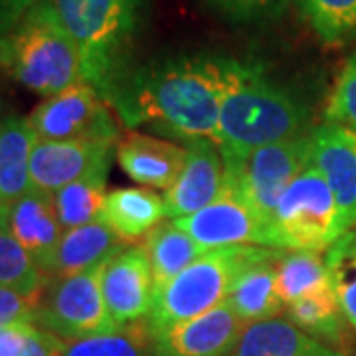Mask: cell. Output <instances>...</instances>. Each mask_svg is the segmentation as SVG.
<instances>
[{
  "label": "cell",
  "instance_id": "obj_1",
  "mask_svg": "<svg viewBox=\"0 0 356 356\" xmlns=\"http://www.w3.org/2000/svg\"><path fill=\"white\" fill-rule=\"evenodd\" d=\"M222 95L220 56H178L131 67L103 97L131 131L216 143Z\"/></svg>",
  "mask_w": 356,
  "mask_h": 356
},
{
  "label": "cell",
  "instance_id": "obj_2",
  "mask_svg": "<svg viewBox=\"0 0 356 356\" xmlns=\"http://www.w3.org/2000/svg\"><path fill=\"white\" fill-rule=\"evenodd\" d=\"M222 95L216 145L222 156H238L280 140L301 137L309 109L285 86L252 62L220 56Z\"/></svg>",
  "mask_w": 356,
  "mask_h": 356
},
{
  "label": "cell",
  "instance_id": "obj_3",
  "mask_svg": "<svg viewBox=\"0 0 356 356\" xmlns=\"http://www.w3.org/2000/svg\"><path fill=\"white\" fill-rule=\"evenodd\" d=\"M76 44L83 81L105 97L127 74L145 0H51Z\"/></svg>",
  "mask_w": 356,
  "mask_h": 356
},
{
  "label": "cell",
  "instance_id": "obj_4",
  "mask_svg": "<svg viewBox=\"0 0 356 356\" xmlns=\"http://www.w3.org/2000/svg\"><path fill=\"white\" fill-rule=\"evenodd\" d=\"M0 70L44 99L83 81L76 44L51 0H42L0 36Z\"/></svg>",
  "mask_w": 356,
  "mask_h": 356
},
{
  "label": "cell",
  "instance_id": "obj_5",
  "mask_svg": "<svg viewBox=\"0 0 356 356\" xmlns=\"http://www.w3.org/2000/svg\"><path fill=\"white\" fill-rule=\"evenodd\" d=\"M281 252L261 245H229L204 254L154 293L151 315L145 321L149 337L165 332L182 321L204 315L226 303L238 281L257 264Z\"/></svg>",
  "mask_w": 356,
  "mask_h": 356
},
{
  "label": "cell",
  "instance_id": "obj_6",
  "mask_svg": "<svg viewBox=\"0 0 356 356\" xmlns=\"http://www.w3.org/2000/svg\"><path fill=\"white\" fill-rule=\"evenodd\" d=\"M344 232L348 228L331 186L309 165L277 202L269 226V248L280 252H327Z\"/></svg>",
  "mask_w": 356,
  "mask_h": 356
},
{
  "label": "cell",
  "instance_id": "obj_7",
  "mask_svg": "<svg viewBox=\"0 0 356 356\" xmlns=\"http://www.w3.org/2000/svg\"><path fill=\"white\" fill-rule=\"evenodd\" d=\"M224 163L226 191L238 194L271 226L283 192L311 165V133L238 156H224Z\"/></svg>",
  "mask_w": 356,
  "mask_h": 356
},
{
  "label": "cell",
  "instance_id": "obj_8",
  "mask_svg": "<svg viewBox=\"0 0 356 356\" xmlns=\"http://www.w3.org/2000/svg\"><path fill=\"white\" fill-rule=\"evenodd\" d=\"M103 266L64 280L48 281L34 315V325L64 341L86 339L121 329L105 305Z\"/></svg>",
  "mask_w": 356,
  "mask_h": 356
},
{
  "label": "cell",
  "instance_id": "obj_9",
  "mask_svg": "<svg viewBox=\"0 0 356 356\" xmlns=\"http://www.w3.org/2000/svg\"><path fill=\"white\" fill-rule=\"evenodd\" d=\"M28 119L38 140L119 143L121 135L113 109L86 81L44 99Z\"/></svg>",
  "mask_w": 356,
  "mask_h": 356
},
{
  "label": "cell",
  "instance_id": "obj_10",
  "mask_svg": "<svg viewBox=\"0 0 356 356\" xmlns=\"http://www.w3.org/2000/svg\"><path fill=\"white\" fill-rule=\"evenodd\" d=\"M172 222L196 242L202 243L206 250L229 245L269 248V222L238 194L229 191L210 206Z\"/></svg>",
  "mask_w": 356,
  "mask_h": 356
},
{
  "label": "cell",
  "instance_id": "obj_11",
  "mask_svg": "<svg viewBox=\"0 0 356 356\" xmlns=\"http://www.w3.org/2000/svg\"><path fill=\"white\" fill-rule=\"evenodd\" d=\"M115 147L109 140H36L30 159L32 188L54 196L76 180L109 170Z\"/></svg>",
  "mask_w": 356,
  "mask_h": 356
},
{
  "label": "cell",
  "instance_id": "obj_12",
  "mask_svg": "<svg viewBox=\"0 0 356 356\" xmlns=\"http://www.w3.org/2000/svg\"><path fill=\"white\" fill-rule=\"evenodd\" d=\"M102 289L117 327L149 318L154 303V280L145 245H127L103 266Z\"/></svg>",
  "mask_w": 356,
  "mask_h": 356
},
{
  "label": "cell",
  "instance_id": "obj_13",
  "mask_svg": "<svg viewBox=\"0 0 356 356\" xmlns=\"http://www.w3.org/2000/svg\"><path fill=\"white\" fill-rule=\"evenodd\" d=\"M245 323L226 303L151 339V356H229Z\"/></svg>",
  "mask_w": 356,
  "mask_h": 356
},
{
  "label": "cell",
  "instance_id": "obj_14",
  "mask_svg": "<svg viewBox=\"0 0 356 356\" xmlns=\"http://www.w3.org/2000/svg\"><path fill=\"white\" fill-rule=\"evenodd\" d=\"M186 145V163L177 182L165 192V214L168 220L191 216L226 192V163L216 143L196 139Z\"/></svg>",
  "mask_w": 356,
  "mask_h": 356
},
{
  "label": "cell",
  "instance_id": "obj_15",
  "mask_svg": "<svg viewBox=\"0 0 356 356\" xmlns=\"http://www.w3.org/2000/svg\"><path fill=\"white\" fill-rule=\"evenodd\" d=\"M311 165L325 177L346 228H356V131L323 123L311 131Z\"/></svg>",
  "mask_w": 356,
  "mask_h": 356
},
{
  "label": "cell",
  "instance_id": "obj_16",
  "mask_svg": "<svg viewBox=\"0 0 356 356\" xmlns=\"http://www.w3.org/2000/svg\"><path fill=\"white\" fill-rule=\"evenodd\" d=\"M115 161L137 184L166 192L184 168L186 147L147 133L129 131L115 147Z\"/></svg>",
  "mask_w": 356,
  "mask_h": 356
},
{
  "label": "cell",
  "instance_id": "obj_17",
  "mask_svg": "<svg viewBox=\"0 0 356 356\" xmlns=\"http://www.w3.org/2000/svg\"><path fill=\"white\" fill-rule=\"evenodd\" d=\"M6 229L38 264L42 271L46 269L64 236L54 196L38 188H30L22 198L10 204Z\"/></svg>",
  "mask_w": 356,
  "mask_h": 356
},
{
  "label": "cell",
  "instance_id": "obj_18",
  "mask_svg": "<svg viewBox=\"0 0 356 356\" xmlns=\"http://www.w3.org/2000/svg\"><path fill=\"white\" fill-rule=\"evenodd\" d=\"M127 245L103 220L65 229L44 273L48 281L86 273L89 269L105 266Z\"/></svg>",
  "mask_w": 356,
  "mask_h": 356
},
{
  "label": "cell",
  "instance_id": "obj_19",
  "mask_svg": "<svg viewBox=\"0 0 356 356\" xmlns=\"http://www.w3.org/2000/svg\"><path fill=\"white\" fill-rule=\"evenodd\" d=\"M229 356H343L301 331L289 318H266L245 325Z\"/></svg>",
  "mask_w": 356,
  "mask_h": 356
},
{
  "label": "cell",
  "instance_id": "obj_20",
  "mask_svg": "<svg viewBox=\"0 0 356 356\" xmlns=\"http://www.w3.org/2000/svg\"><path fill=\"white\" fill-rule=\"evenodd\" d=\"M166 218L165 200L145 186H125L107 192L102 220L125 243L147 238Z\"/></svg>",
  "mask_w": 356,
  "mask_h": 356
},
{
  "label": "cell",
  "instance_id": "obj_21",
  "mask_svg": "<svg viewBox=\"0 0 356 356\" xmlns=\"http://www.w3.org/2000/svg\"><path fill=\"white\" fill-rule=\"evenodd\" d=\"M36 140L28 117L0 121V204L10 206L32 188L30 159Z\"/></svg>",
  "mask_w": 356,
  "mask_h": 356
},
{
  "label": "cell",
  "instance_id": "obj_22",
  "mask_svg": "<svg viewBox=\"0 0 356 356\" xmlns=\"http://www.w3.org/2000/svg\"><path fill=\"white\" fill-rule=\"evenodd\" d=\"M145 250L151 261L154 280V293L159 291L165 283L177 277L180 271L192 266L196 259H200L206 250L202 243H198L184 229H180L172 222H163L147 236Z\"/></svg>",
  "mask_w": 356,
  "mask_h": 356
},
{
  "label": "cell",
  "instance_id": "obj_23",
  "mask_svg": "<svg viewBox=\"0 0 356 356\" xmlns=\"http://www.w3.org/2000/svg\"><path fill=\"white\" fill-rule=\"evenodd\" d=\"M280 255L275 259L252 267L238 281V285L229 295L228 305L245 325L280 317L285 311V303L277 291V275H275V264Z\"/></svg>",
  "mask_w": 356,
  "mask_h": 356
},
{
  "label": "cell",
  "instance_id": "obj_24",
  "mask_svg": "<svg viewBox=\"0 0 356 356\" xmlns=\"http://www.w3.org/2000/svg\"><path fill=\"white\" fill-rule=\"evenodd\" d=\"M275 275L285 307L305 295L331 287L327 261L321 252H283L275 264Z\"/></svg>",
  "mask_w": 356,
  "mask_h": 356
},
{
  "label": "cell",
  "instance_id": "obj_25",
  "mask_svg": "<svg viewBox=\"0 0 356 356\" xmlns=\"http://www.w3.org/2000/svg\"><path fill=\"white\" fill-rule=\"evenodd\" d=\"M107 175L109 170H99L54 194L58 220L64 232L102 220L103 204L107 198Z\"/></svg>",
  "mask_w": 356,
  "mask_h": 356
},
{
  "label": "cell",
  "instance_id": "obj_26",
  "mask_svg": "<svg viewBox=\"0 0 356 356\" xmlns=\"http://www.w3.org/2000/svg\"><path fill=\"white\" fill-rule=\"evenodd\" d=\"M285 311L293 325H297L307 334L331 343H337L341 339L344 315L332 287L305 295L299 301L285 307Z\"/></svg>",
  "mask_w": 356,
  "mask_h": 356
},
{
  "label": "cell",
  "instance_id": "obj_27",
  "mask_svg": "<svg viewBox=\"0 0 356 356\" xmlns=\"http://www.w3.org/2000/svg\"><path fill=\"white\" fill-rule=\"evenodd\" d=\"M295 4L325 44H343L356 34V0H295Z\"/></svg>",
  "mask_w": 356,
  "mask_h": 356
},
{
  "label": "cell",
  "instance_id": "obj_28",
  "mask_svg": "<svg viewBox=\"0 0 356 356\" xmlns=\"http://www.w3.org/2000/svg\"><path fill=\"white\" fill-rule=\"evenodd\" d=\"M64 356H151V337L145 323L117 331L65 341Z\"/></svg>",
  "mask_w": 356,
  "mask_h": 356
},
{
  "label": "cell",
  "instance_id": "obj_29",
  "mask_svg": "<svg viewBox=\"0 0 356 356\" xmlns=\"http://www.w3.org/2000/svg\"><path fill=\"white\" fill-rule=\"evenodd\" d=\"M325 261L344 321L356 329V228L344 232L332 243L325 252Z\"/></svg>",
  "mask_w": 356,
  "mask_h": 356
},
{
  "label": "cell",
  "instance_id": "obj_30",
  "mask_svg": "<svg viewBox=\"0 0 356 356\" xmlns=\"http://www.w3.org/2000/svg\"><path fill=\"white\" fill-rule=\"evenodd\" d=\"M46 285L48 277L38 264L8 234V229H0V289L32 293L42 291Z\"/></svg>",
  "mask_w": 356,
  "mask_h": 356
},
{
  "label": "cell",
  "instance_id": "obj_31",
  "mask_svg": "<svg viewBox=\"0 0 356 356\" xmlns=\"http://www.w3.org/2000/svg\"><path fill=\"white\" fill-rule=\"evenodd\" d=\"M327 123L356 131V48L344 62L325 107Z\"/></svg>",
  "mask_w": 356,
  "mask_h": 356
},
{
  "label": "cell",
  "instance_id": "obj_32",
  "mask_svg": "<svg viewBox=\"0 0 356 356\" xmlns=\"http://www.w3.org/2000/svg\"><path fill=\"white\" fill-rule=\"evenodd\" d=\"M206 2L226 18L242 24L275 20L285 13L289 4V0H206Z\"/></svg>",
  "mask_w": 356,
  "mask_h": 356
},
{
  "label": "cell",
  "instance_id": "obj_33",
  "mask_svg": "<svg viewBox=\"0 0 356 356\" xmlns=\"http://www.w3.org/2000/svg\"><path fill=\"white\" fill-rule=\"evenodd\" d=\"M46 289V287H44ZM42 291H16V289H0V327L13 325L20 321H32L42 299Z\"/></svg>",
  "mask_w": 356,
  "mask_h": 356
},
{
  "label": "cell",
  "instance_id": "obj_34",
  "mask_svg": "<svg viewBox=\"0 0 356 356\" xmlns=\"http://www.w3.org/2000/svg\"><path fill=\"white\" fill-rule=\"evenodd\" d=\"M65 341L58 334L34 325L28 337V343L22 356H64Z\"/></svg>",
  "mask_w": 356,
  "mask_h": 356
},
{
  "label": "cell",
  "instance_id": "obj_35",
  "mask_svg": "<svg viewBox=\"0 0 356 356\" xmlns=\"http://www.w3.org/2000/svg\"><path fill=\"white\" fill-rule=\"evenodd\" d=\"M32 329V321H20L0 327V356H22Z\"/></svg>",
  "mask_w": 356,
  "mask_h": 356
},
{
  "label": "cell",
  "instance_id": "obj_36",
  "mask_svg": "<svg viewBox=\"0 0 356 356\" xmlns=\"http://www.w3.org/2000/svg\"><path fill=\"white\" fill-rule=\"evenodd\" d=\"M42 0H0V36L8 34Z\"/></svg>",
  "mask_w": 356,
  "mask_h": 356
},
{
  "label": "cell",
  "instance_id": "obj_37",
  "mask_svg": "<svg viewBox=\"0 0 356 356\" xmlns=\"http://www.w3.org/2000/svg\"><path fill=\"white\" fill-rule=\"evenodd\" d=\"M8 210L10 206L0 204V229H6V222H8Z\"/></svg>",
  "mask_w": 356,
  "mask_h": 356
}]
</instances>
